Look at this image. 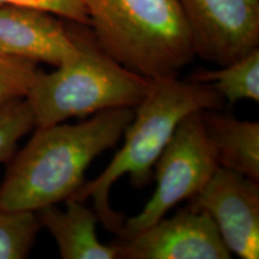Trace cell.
<instances>
[{
	"mask_svg": "<svg viewBox=\"0 0 259 259\" xmlns=\"http://www.w3.org/2000/svg\"><path fill=\"white\" fill-rule=\"evenodd\" d=\"M134 115V108H114L73 125L35 128L10 160L0 185V208L36 211L74 196L90 163L118 143Z\"/></svg>",
	"mask_w": 259,
	"mask_h": 259,
	"instance_id": "obj_1",
	"label": "cell"
},
{
	"mask_svg": "<svg viewBox=\"0 0 259 259\" xmlns=\"http://www.w3.org/2000/svg\"><path fill=\"white\" fill-rule=\"evenodd\" d=\"M225 100L209 84L164 78L153 80L144 100L125 128L124 145L95 180L84 183L72 196L85 202L92 199L99 221L118 234L124 218L112 209L109 194L116 180L127 174L132 186L148 185L160 155L179 122L196 112L219 111Z\"/></svg>",
	"mask_w": 259,
	"mask_h": 259,
	"instance_id": "obj_2",
	"label": "cell"
},
{
	"mask_svg": "<svg viewBox=\"0 0 259 259\" xmlns=\"http://www.w3.org/2000/svg\"><path fill=\"white\" fill-rule=\"evenodd\" d=\"M99 46L145 78H177L196 57L179 0H79Z\"/></svg>",
	"mask_w": 259,
	"mask_h": 259,
	"instance_id": "obj_3",
	"label": "cell"
},
{
	"mask_svg": "<svg viewBox=\"0 0 259 259\" xmlns=\"http://www.w3.org/2000/svg\"><path fill=\"white\" fill-rule=\"evenodd\" d=\"M70 28L78 54L53 72L37 70L25 96L35 128L107 109L136 108L153 85V80L109 57L88 25L70 22Z\"/></svg>",
	"mask_w": 259,
	"mask_h": 259,
	"instance_id": "obj_4",
	"label": "cell"
},
{
	"mask_svg": "<svg viewBox=\"0 0 259 259\" xmlns=\"http://www.w3.org/2000/svg\"><path fill=\"white\" fill-rule=\"evenodd\" d=\"M211 142L202 120V112L187 115L155 163L156 189L141 212L124 220L119 239L144 231L166 216L171 208L198 194L219 169Z\"/></svg>",
	"mask_w": 259,
	"mask_h": 259,
	"instance_id": "obj_5",
	"label": "cell"
},
{
	"mask_svg": "<svg viewBox=\"0 0 259 259\" xmlns=\"http://www.w3.org/2000/svg\"><path fill=\"white\" fill-rule=\"evenodd\" d=\"M194 53L218 64L234 63L259 48V0H179Z\"/></svg>",
	"mask_w": 259,
	"mask_h": 259,
	"instance_id": "obj_6",
	"label": "cell"
},
{
	"mask_svg": "<svg viewBox=\"0 0 259 259\" xmlns=\"http://www.w3.org/2000/svg\"><path fill=\"white\" fill-rule=\"evenodd\" d=\"M118 259H229L218 227L205 210L190 205L144 231L114 242Z\"/></svg>",
	"mask_w": 259,
	"mask_h": 259,
	"instance_id": "obj_7",
	"label": "cell"
},
{
	"mask_svg": "<svg viewBox=\"0 0 259 259\" xmlns=\"http://www.w3.org/2000/svg\"><path fill=\"white\" fill-rule=\"evenodd\" d=\"M205 210L231 253L242 259L259 257L258 181L219 167L209 183L190 199Z\"/></svg>",
	"mask_w": 259,
	"mask_h": 259,
	"instance_id": "obj_8",
	"label": "cell"
},
{
	"mask_svg": "<svg viewBox=\"0 0 259 259\" xmlns=\"http://www.w3.org/2000/svg\"><path fill=\"white\" fill-rule=\"evenodd\" d=\"M0 54L58 67L78 54L70 21L45 10L0 5Z\"/></svg>",
	"mask_w": 259,
	"mask_h": 259,
	"instance_id": "obj_9",
	"label": "cell"
},
{
	"mask_svg": "<svg viewBox=\"0 0 259 259\" xmlns=\"http://www.w3.org/2000/svg\"><path fill=\"white\" fill-rule=\"evenodd\" d=\"M66 211L56 204L36 210L42 227L47 229L57 242L63 259H118L114 245H103L97 239L96 225L99 221L95 210L84 205V202L70 197L66 200Z\"/></svg>",
	"mask_w": 259,
	"mask_h": 259,
	"instance_id": "obj_10",
	"label": "cell"
},
{
	"mask_svg": "<svg viewBox=\"0 0 259 259\" xmlns=\"http://www.w3.org/2000/svg\"><path fill=\"white\" fill-rule=\"evenodd\" d=\"M202 120L219 166L259 181L258 122L239 120L216 109L203 111Z\"/></svg>",
	"mask_w": 259,
	"mask_h": 259,
	"instance_id": "obj_11",
	"label": "cell"
},
{
	"mask_svg": "<svg viewBox=\"0 0 259 259\" xmlns=\"http://www.w3.org/2000/svg\"><path fill=\"white\" fill-rule=\"evenodd\" d=\"M220 70H198L191 80L211 85L229 103L259 101V48Z\"/></svg>",
	"mask_w": 259,
	"mask_h": 259,
	"instance_id": "obj_12",
	"label": "cell"
},
{
	"mask_svg": "<svg viewBox=\"0 0 259 259\" xmlns=\"http://www.w3.org/2000/svg\"><path fill=\"white\" fill-rule=\"evenodd\" d=\"M42 228L36 211L0 208V259H24Z\"/></svg>",
	"mask_w": 259,
	"mask_h": 259,
	"instance_id": "obj_13",
	"label": "cell"
},
{
	"mask_svg": "<svg viewBox=\"0 0 259 259\" xmlns=\"http://www.w3.org/2000/svg\"><path fill=\"white\" fill-rule=\"evenodd\" d=\"M34 128V114L25 97L0 107V163L11 160L18 142Z\"/></svg>",
	"mask_w": 259,
	"mask_h": 259,
	"instance_id": "obj_14",
	"label": "cell"
},
{
	"mask_svg": "<svg viewBox=\"0 0 259 259\" xmlns=\"http://www.w3.org/2000/svg\"><path fill=\"white\" fill-rule=\"evenodd\" d=\"M36 71V64L0 54V107L27 96Z\"/></svg>",
	"mask_w": 259,
	"mask_h": 259,
	"instance_id": "obj_15",
	"label": "cell"
},
{
	"mask_svg": "<svg viewBox=\"0 0 259 259\" xmlns=\"http://www.w3.org/2000/svg\"><path fill=\"white\" fill-rule=\"evenodd\" d=\"M0 5H18L45 10L66 21L89 25L88 15L79 0H0Z\"/></svg>",
	"mask_w": 259,
	"mask_h": 259,
	"instance_id": "obj_16",
	"label": "cell"
}]
</instances>
